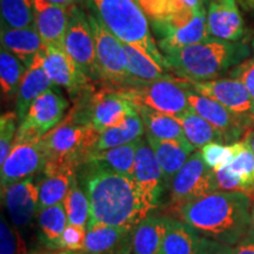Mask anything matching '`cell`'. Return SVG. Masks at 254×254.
<instances>
[{
  "label": "cell",
  "instance_id": "obj_1",
  "mask_svg": "<svg viewBox=\"0 0 254 254\" xmlns=\"http://www.w3.org/2000/svg\"><path fill=\"white\" fill-rule=\"evenodd\" d=\"M77 177L90 200L88 225L134 228L150 213L133 178L114 172L94 161L81 165Z\"/></svg>",
  "mask_w": 254,
  "mask_h": 254
},
{
  "label": "cell",
  "instance_id": "obj_2",
  "mask_svg": "<svg viewBox=\"0 0 254 254\" xmlns=\"http://www.w3.org/2000/svg\"><path fill=\"white\" fill-rule=\"evenodd\" d=\"M252 200L241 192H218L176 208L200 236L237 245L251 227Z\"/></svg>",
  "mask_w": 254,
  "mask_h": 254
},
{
  "label": "cell",
  "instance_id": "obj_3",
  "mask_svg": "<svg viewBox=\"0 0 254 254\" xmlns=\"http://www.w3.org/2000/svg\"><path fill=\"white\" fill-rule=\"evenodd\" d=\"M251 49L239 41L219 40L214 38L202 43L165 53L167 67L177 77L189 81L217 79L249 59Z\"/></svg>",
  "mask_w": 254,
  "mask_h": 254
},
{
  "label": "cell",
  "instance_id": "obj_4",
  "mask_svg": "<svg viewBox=\"0 0 254 254\" xmlns=\"http://www.w3.org/2000/svg\"><path fill=\"white\" fill-rule=\"evenodd\" d=\"M82 2L122 43L138 49L159 67L170 72L166 59L152 36L150 21L135 0H84Z\"/></svg>",
  "mask_w": 254,
  "mask_h": 254
},
{
  "label": "cell",
  "instance_id": "obj_5",
  "mask_svg": "<svg viewBox=\"0 0 254 254\" xmlns=\"http://www.w3.org/2000/svg\"><path fill=\"white\" fill-rule=\"evenodd\" d=\"M99 132L91 126L74 122L66 117L55 128L41 138L46 154L44 176H51L62 171H77L86 163L93 150Z\"/></svg>",
  "mask_w": 254,
  "mask_h": 254
},
{
  "label": "cell",
  "instance_id": "obj_6",
  "mask_svg": "<svg viewBox=\"0 0 254 254\" xmlns=\"http://www.w3.org/2000/svg\"><path fill=\"white\" fill-rule=\"evenodd\" d=\"M136 113H139L138 106L127 99L118 87L101 85L99 90H95L93 85L74 99L67 116L100 133L123 125L127 118Z\"/></svg>",
  "mask_w": 254,
  "mask_h": 254
},
{
  "label": "cell",
  "instance_id": "obj_7",
  "mask_svg": "<svg viewBox=\"0 0 254 254\" xmlns=\"http://www.w3.org/2000/svg\"><path fill=\"white\" fill-rule=\"evenodd\" d=\"M118 88L136 106L150 107L174 118L190 109L187 97L190 91L189 80L177 75Z\"/></svg>",
  "mask_w": 254,
  "mask_h": 254
},
{
  "label": "cell",
  "instance_id": "obj_8",
  "mask_svg": "<svg viewBox=\"0 0 254 254\" xmlns=\"http://www.w3.org/2000/svg\"><path fill=\"white\" fill-rule=\"evenodd\" d=\"M86 11L94 36L98 67L101 77L100 85L114 87L127 86L129 84V77L123 43L105 26L99 17L87 8Z\"/></svg>",
  "mask_w": 254,
  "mask_h": 254
},
{
  "label": "cell",
  "instance_id": "obj_9",
  "mask_svg": "<svg viewBox=\"0 0 254 254\" xmlns=\"http://www.w3.org/2000/svg\"><path fill=\"white\" fill-rule=\"evenodd\" d=\"M64 49L92 81L100 84L101 77L97 62L93 31L87 11L80 4L68 7V25L64 39Z\"/></svg>",
  "mask_w": 254,
  "mask_h": 254
},
{
  "label": "cell",
  "instance_id": "obj_10",
  "mask_svg": "<svg viewBox=\"0 0 254 254\" xmlns=\"http://www.w3.org/2000/svg\"><path fill=\"white\" fill-rule=\"evenodd\" d=\"M170 189V205L173 209L219 190L214 170L206 165L200 151L190 155Z\"/></svg>",
  "mask_w": 254,
  "mask_h": 254
},
{
  "label": "cell",
  "instance_id": "obj_11",
  "mask_svg": "<svg viewBox=\"0 0 254 254\" xmlns=\"http://www.w3.org/2000/svg\"><path fill=\"white\" fill-rule=\"evenodd\" d=\"M68 106L69 103L58 86L46 91L31 104L23 122L19 123L15 141L41 139L63 122Z\"/></svg>",
  "mask_w": 254,
  "mask_h": 254
},
{
  "label": "cell",
  "instance_id": "obj_12",
  "mask_svg": "<svg viewBox=\"0 0 254 254\" xmlns=\"http://www.w3.org/2000/svg\"><path fill=\"white\" fill-rule=\"evenodd\" d=\"M189 103L190 109L219 129L225 136L226 144H234L254 127V117L239 116L231 112L220 103L205 97L190 88Z\"/></svg>",
  "mask_w": 254,
  "mask_h": 254
},
{
  "label": "cell",
  "instance_id": "obj_13",
  "mask_svg": "<svg viewBox=\"0 0 254 254\" xmlns=\"http://www.w3.org/2000/svg\"><path fill=\"white\" fill-rule=\"evenodd\" d=\"M45 165L46 154L41 139L17 140L5 163L1 165V190L14 183L33 178L38 173H43Z\"/></svg>",
  "mask_w": 254,
  "mask_h": 254
},
{
  "label": "cell",
  "instance_id": "obj_14",
  "mask_svg": "<svg viewBox=\"0 0 254 254\" xmlns=\"http://www.w3.org/2000/svg\"><path fill=\"white\" fill-rule=\"evenodd\" d=\"M43 66L53 84L65 88L73 100L87 91L95 82L79 68L64 47H43Z\"/></svg>",
  "mask_w": 254,
  "mask_h": 254
},
{
  "label": "cell",
  "instance_id": "obj_15",
  "mask_svg": "<svg viewBox=\"0 0 254 254\" xmlns=\"http://www.w3.org/2000/svg\"><path fill=\"white\" fill-rule=\"evenodd\" d=\"M133 179L148 211L158 208L161 205L164 190L166 189L163 171L150 144L142 138L136 150Z\"/></svg>",
  "mask_w": 254,
  "mask_h": 254
},
{
  "label": "cell",
  "instance_id": "obj_16",
  "mask_svg": "<svg viewBox=\"0 0 254 254\" xmlns=\"http://www.w3.org/2000/svg\"><path fill=\"white\" fill-rule=\"evenodd\" d=\"M147 17L155 36L182 27L194 18L204 0H135Z\"/></svg>",
  "mask_w": 254,
  "mask_h": 254
},
{
  "label": "cell",
  "instance_id": "obj_17",
  "mask_svg": "<svg viewBox=\"0 0 254 254\" xmlns=\"http://www.w3.org/2000/svg\"><path fill=\"white\" fill-rule=\"evenodd\" d=\"M189 87L196 93L211 98L231 112L254 117V103L243 81L234 78L189 81Z\"/></svg>",
  "mask_w": 254,
  "mask_h": 254
},
{
  "label": "cell",
  "instance_id": "obj_18",
  "mask_svg": "<svg viewBox=\"0 0 254 254\" xmlns=\"http://www.w3.org/2000/svg\"><path fill=\"white\" fill-rule=\"evenodd\" d=\"M1 202L12 225L20 232L24 231L40 212L39 186L33 178L12 184L1 190Z\"/></svg>",
  "mask_w": 254,
  "mask_h": 254
},
{
  "label": "cell",
  "instance_id": "obj_19",
  "mask_svg": "<svg viewBox=\"0 0 254 254\" xmlns=\"http://www.w3.org/2000/svg\"><path fill=\"white\" fill-rule=\"evenodd\" d=\"M207 30L211 38L239 41L245 32L238 0H204Z\"/></svg>",
  "mask_w": 254,
  "mask_h": 254
},
{
  "label": "cell",
  "instance_id": "obj_20",
  "mask_svg": "<svg viewBox=\"0 0 254 254\" xmlns=\"http://www.w3.org/2000/svg\"><path fill=\"white\" fill-rule=\"evenodd\" d=\"M33 1L36 27L47 46L64 47L68 25V7L51 4L46 0Z\"/></svg>",
  "mask_w": 254,
  "mask_h": 254
},
{
  "label": "cell",
  "instance_id": "obj_21",
  "mask_svg": "<svg viewBox=\"0 0 254 254\" xmlns=\"http://www.w3.org/2000/svg\"><path fill=\"white\" fill-rule=\"evenodd\" d=\"M157 37L158 47L163 55L209 39L211 37L207 30L205 4L196 11L194 18L189 24L182 27L163 31L161 33L157 34Z\"/></svg>",
  "mask_w": 254,
  "mask_h": 254
},
{
  "label": "cell",
  "instance_id": "obj_22",
  "mask_svg": "<svg viewBox=\"0 0 254 254\" xmlns=\"http://www.w3.org/2000/svg\"><path fill=\"white\" fill-rule=\"evenodd\" d=\"M41 51H43V49H41ZM41 51L36 56L31 66L25 73L18 95L15 98V112H17L19 123L23 122L31 104L38 97H40L46 91L56 86L46 73L45 68H44L43 52Z\"/></svg>",
  "mask_w": 254,
  "mask_h": 254
},
{
  "label": "cell",
  "instance_id": "obj_23",
  "mask_svg": "<svg viewBox=\"0 0 254 254\" xmlns=\"http://www.w3.org/2000/svg\"><path fill=\"white\" fill-rule=\"evenodd\" d=\"M0 40L2 49L18 57L27 68L44 46L43 39L36 25L23 28H13L1 25Z\"/></svg>",
  "mask_w": 254,
  "mask_h": 254
},
{
  "label": "cell",
  "instance_id": "obj_24",
  "mask_svg": "<svg viewBox=\"0 0 254 254\" xmlns=\"http://www.w3.org/2000/svg\"><path fill=\"white\" fill-rule=\"evenodd\" d=\"M170 218L147 215L133 228L132 254H159L166 236Z\"/></svg>",
  "mask_w": 254,
  "mask_h": 254
},
{
  "label": "cell",
  "instance_id": "obj_25",
  "mask_svg": "<svg viewBox=\"0 0 254 254\" xmlns=\"http://www.w3.org/2000/svg\"><path fill=\"white\" fill-rule=\"evenodd\" d=\"M138 111L144 123L146 134H150L161 140L177 141L187 148L190 153H194L196 148L193 147L186 139L179 120L146 106H138Z\"/></svg>",
  "mask_w": 254,
  "mask_h": 254
},
{
  "label": "cell",
  "instance_id": "obj_26",
  "mask_svg": "<svg viewBox=\"0 0 254 254\" xmlns=\"http://www.w3.org/2000/svg\"><path fill=\"white\" fill-rule=\"evenodd\" d=\"M146 140L153 150L155 158L163 171L165 187L170 189L173 178L185 165L192 153L182 144L173 140H161L150 134H146Z\"/></svg>",
  "mask_w": 254,
  "mask_h": 254
},
{
  "label": "cell",
  "instance_id": "obj_27",
  "mask_svg": "<svg viewBox=\"0 0 254 254\" xmlns=\"http://www.w3.org/2000/svg\"><path fill=\"white\" fill-rule=\"evenodd\" d=\"M133 228L93 224L87 226L84 252L86 254H109L126 243Z\"/></svg>",
  "mask_w": 254,
  "mask_h": 254
},
{
  "label": "cell",
  "instance_id": "obj_28",
  "mask_svg": "<svg viewBox=\"0 0 254 254\" xmlns=\"http://www.w3.org/2000/svg\"><path fill=\"white\" fill-rule=\"evenodd\" d=\"M67 225L68 219L63 202L41 209L38 214V240L45 249L58 250L60 237Z\"/></svg>",
  "mask_w": 254,
  "mask_h": 254
},
{
  "label": "cell",
  "instance_id": "obj_29",
  "mask_svg": "<svg viewBox=\"0 0 254 254\" xmlns=\"http://www.w3.org/2000/svg\"><path fill=\"white\" fill-rule=\"evenodd\" d=\"M140 139L129 142V144L118 146V147L109 148V150L92 151L88 154L86 163L87 161L99 163L104 165V166L109 167L110 170L114 171V172L133 178L135 154Z\"/></svg>",
  "mask_w": 254,
  "mask_h": 254
},
{
  "label": "cell",
  "instance_id": "obj_30",
  "mask_svg": "<svg viewBox=\"0 0 254 254\" xmlns=\"http://www.w3.org/2000/svg\"><path fill=\"white\" fill-rule=\"evenodd\" d=\"M201 238L198 231L185 221L170 219V225L159 254H194Z\"/></svg>",
  "mask_w": 254,
  "mask_h": 254
},
{
  "label": "cell",
  "instance_id": "obj_31",
  "mask_svg": "<svg viewBox=\"0 0 254 254\" xmlns=\"http://www.w3.org/2000/svg\"><path fill=\"white\" fill-rule=\"evenodd\" d=\"M123 46L124 50H125L127 72H128L129 77V84L127 86L139 84V82L155 81L159 80V79L174 77L172 73L159 67L153 60L142 55L140 51L135 49V47L125 43H123Z\"/></svg>",
  "mask_w": 254,
  "mask_h": 254
},
{
  "label": "cell",
  "instance_id": "obj_32",
  "mask_svg": "<svg viewBox=\"0 0 254 254\" xmlns=\"http://www.w3.org/2000/svg\"><path fill=\"white\" fill-rule=\"evenodd\" d=\"M145 133V126L140 114L136 113L131 116L123 125L105 129L98 135L97 141L92 151H103L118 146L129 144L142 138Z\"/></svg>",
  "mask_w": 254,
  "mask_h": 254
},
{
  "label": "cell",
  "instance_id": "obj_33",
  "mask_svg": "<svg viewBox=\"0 0 254 254\" xmlns=\"http://www.w3.org/2000/svg\"><path fill=\"white\" fill-rule=\"evenodd\" d=\"M176 119L182 124L186 139L193 147L201 148L209 142L226 144L224 134L192 109L177 117Z\"/></svg>",
  "mask_w": 254,
  "mask_h": 254
},
{
  "label": "cell",
  "instance_id": "obj_34",
  "mask_svg": "<svg viewBox=\"0 0 254 254\" xmlns=\"http://www.w3.org/2000/svg\"><path fill=\"white\" fill-rule=\"evenodd\" d=\"M27 67L18 57L9 51H0V86L1 93L7 100L17 98L21 81H23Z\"/></svg>",
  "mask_w": 254,
  "mask_h": 254
},
{
  "label": "cell",
  "instance_id": "obj_35",
  "mask_svg": "<svg viewBox=\"0 0 254 254\" xmlns=\"http://www.w3.org/2000/svg\"><path fill=\"white\" fill-rule=\"evenodd\" d=\"M75 174L77 171H62L51 176H44L43 182L38 184L40 211L51 206L62 204Z\"/></svg>",
  "mask_w": 254,
  "mask_h": 254
},
{
  "label": "cell",
  "instance_id": "obj_36",
  "mask_svg": "<svg viewBox=\"0 0 254 254\" xmlns=\"http://www.w3.org/2000/svg\"><path fill=\"white\" fill-rule=\"evenodd\" d=\"M63 205L67 214L68 225H77L87 228L91 219V205L86 193L79 184L77 174L73 177Z\"/></svg>",
  "mask_w": 254,
  "mask_h": 254
},
{
  "label": "cell",
  "instance_id": "obj_37",
  "mask_svg": "<svg viewBox=\"0 0 254 254\" xmlns=\"http://www.w3.org/2000/svg\"><path fill=\"white\" fill-rule=\"evenodd\" d=\"M1 25L23 28L36 25L32 0H0Z\"/></svg>",
  "mask_w": 254,
  "mask_h": 254
},
{
  "label": "cell",
  "instance_id": "obj_38",
  "mask_svg": "<svg viewBox=\"0 0 254 254\" xmlns=\"http://www.w3.org/2000/svg\"><path fill=\"white\" fill-rule=\"evenodd\" d=\"M240 144L241 141L230 145L221 144V142H209L200 148V153L206 165L212 170L217 171L227 166L233 160L237 152L239 151Z\"/></svg>",
  "mask_w": 254,
  "mask_h": 254
},
{
  "label": "cell",
  "instance_id": "obj_39",
  "mask_svg": "<svg viewBox=\"0 0 254 254\" xmlns=\"http://www.w3.org/2000/svg\"><path fill=\"white\" fill-rule=\"evenodd\" d=\"M0 254H28L21 232L12 226L4 214L0 221Z\"/></svg>",
  "mask_w": 254,
  "mask_h": 254
},
{
  "label": "cell",
  "instance_id": "obj_40",
  "mask_svg": "<svg viewBox=\"0 0 254 254\" xmlns=\"http://www.w3.org/2000/svg\"><path fill=\"white\" fill-rule=\"evenodd\" d=\"M18 123L17 112H6L1 114V118H0V165L5 163L13 148L18 133Z\"/></svg>",
  "mask_w": 254,
  "mask_h": 254
},
{
  "label": "cell",
  "instance_id": "obj_41",
  "mask_svg": "<svg viewBox=\"0 0 254 254\" xmlns=\"http://www.w3.org/2000/svg\"><path fill=\"white\" fill-rule=\"evenodd\" d=\"M86 233L87 228L77 226V225H67L60 237L58 250L84 251Z\"/></svg>",
  "mask_w": 254,
  "mask_h": 254
},
{
  "label": "cell",
  "instance_id": "obj_42",
  "mask_svg": "<svg viewBox=\"0 0 254 254\" xmlns=\"http://www.w3.org/2000/svg\"><path fill=\"white\" fill-rule=\"evenodd\" d=\"M231 78L243 81L254 103V57L249 58L230 71Z\"/></svg>",
  "mask_w": 254,
  "mask_h": 254
},
{
  "label": "cell",
  "instance_id": "obj_43",
  "mask_svg": "<svg viewBox=\"0 0 254 254\" xmlns=\"http://www.w3.org/2000/svg\"><path fill=\"white\" fill-rule=\"evenodd\" d=\"M215 177H217V183H218V189L221 192H241L245 193L244 187L239 183V180L237 179L233 174L228 172L226 167H222L220 170L214 171Z\"/></svg>",
  "mask_w": 254,
  "mask_h": 254
},
{
  "label": "cell",
  "instance_id": "obj_44",
  "mask_svg": "<svg viewBox=\"0 0 254 254\" xmlns=\"http://www.w3.org/2000/svg\"><path fill=\"white\" fill-rule=\"evenodd\" d=\"M194 254H234V251L231 246L202 237Z\"/></svg>",
  "mask_w": 254,
  "mask_h": 254
},
{
  "label": "cell",
  "instance_id": "obj_45",
  "mask_svg": "<svg viewBox=\"0 0 254 254\" xmlns=\"http://www.w3.org/2000/svg\"><path fill=\"white\" fill-rule=\"evenodd\" d=\"M233 251L234 254H254V234L252 231L250 230L241 238Z\"/></svg>",
  "mask_w": 254,
  "mask_h": 254
},
{
  "label": "cell",
  "instance_id": "obj_46",
  "mask_svg": "<svg viewBox=\"0 0 254 254\" xmlns=\"http://www.w3.org/2000/svg\"><path fill=\"white\" fill-rule=\"evenodd\" d=\"M30 254H86L84 251H69V250H38Z\"/></svg>",
  "mask_w": 254,
  "mask_h": 254
},
{
  "label": "cell",
  "instance_id": "obj_47",
  "mask_svg": "<svg viewBox=\"0 0 254 254\" xmlns=\"http://www.w3.org/2000/svg\"><path fill=\"white\" fill-rule=\"evenodd\" d=\"M132 236V234H131ZM109 254H132V246H131V237H129V239L126 241V243H124L122 246L118 247L116 251H113V252H111Z\"/></svg>",
  "mask_w": 254,
  "mask_h": 254
},
{
  "label": "cell",
  "instance_id": "obj_48",
  "mask_svg": "<svg viewBox=\"0 0 254 254\" xmlns=\"http://www.w3.org/2000/svg\"><path fill=\"white\" fill-rule=\"evenodd\" d=\"M243 141L245 142L247 146H249V147L251 148V151H252L254 154V127H252V128H251L250 131L247 132L245 135H244Z\"/></svg>",
  "mask_w": 254,
  "mask_h": 254
},
{
  "label": "cell",
  "instance_id": "obj_49",
  "mask_svg": "<svg viewBox=\"0 0 254 254\" xmlns=\"http://www.w3.org/2000/svg\"><path fill=\"white\" fill-rule=\"evenodd\" d=\"M46 1L51 2V4L64 6V7H69V6L80 4V1H84V0H46Z\"/></svg>",
  "mask_w": 254,
  "mask_h": 254
},
{
  "label": "cell",
  "instance_id": "obj_50",
  "mask_svg": "<svg viewBox=\"0 0 254 254\" xmlns=\"http://www.w3.org/2000/svg\"><path fill=\"white\" fill-rule=\"evenodd\" d=\"M246 9H254V0H238Z\"/></svg>",
  "mask_w": 254,
  "mask_h": 254
},
{
  "label": "cell",
  "instance_id": "obj_51",
  "mask_svg": "<svg viewBox=\"0 0 254 254\" xmlns=\"http://www.w3.org/2000/svg\"><path fill=\"white\" fill-rule=\"evenodd\" d=\"M250 230L252 231V233L254 234V202L252 204V209H251V227Z\"/></svg>",
  "mask_w": 254,
  "mask_h": 254
},
{
  "label": "cell",
  "instance_id": "obj_52",
  "mask_svg": "<svg viewBox=\"0 0 254 254\" xmlns=\"http://www.w3.org/2000/svg\"><path fill=\"white\" fill-rule=\"evenodd\" d=\"M252 49H253V53H254V40H253V43H252Z\"/></svg>",
  "mask_w": 254,
  "mask_h": 254
}]
</instances>
